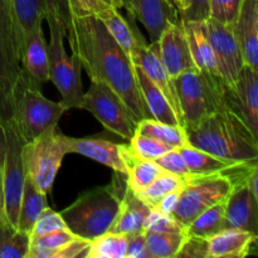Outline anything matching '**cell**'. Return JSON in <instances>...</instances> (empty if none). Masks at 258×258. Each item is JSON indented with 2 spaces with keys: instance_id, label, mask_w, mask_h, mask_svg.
<instances>
[{
  "instance_id": "obj_22",
  "label": "cell",
  "mask_w": 258,
  "mask_h": 258,
  "mask_svg": "<svg viewBox=\"0 0 258 258\" xmlns=\"http://www.w3.org/2000/svg\"><path fill=\"white\" fill-rule=\"evenodd\" d=\"M20 72L39 86L49 81L47 43L42 25L33 30L23 48L20 54Z\"/></svg>"
},
{
  "instance_id": "obj_30",
  "label": "cell",
  "mask_w": 258,
  "mask_h": 258,
  "mask_svg": "<svg viewBox=\"0 0 258 258\" xmlns=\"http://www.w3.org/2000/svg\"><path fill=\"white\" fill-rule=\"evenodd\" d=\"M136 133L163 141L173 148H180L188 144L183 126L164 123L151 117L139 121L136 125Z\"/></svg>"
},
{
  "instance_id": "obj_14",
  "label": "cell",
  "mask_w": 258,
  "mask_h": 258,
  "mask_svg": "<svg viewBox=\"0 0 258 258\" xmlns=\"http://www.w3.org/2000/svg\"><path fill=\"white\" fill-rule=\"evenodd\" d=\"M156 42L161 62L171 77L176 78L185 71L196 68L181 20L169 24Z\"/></svg>"
},
{
  "instance_id": "obj_1",
  "label": "cell",
  "mask_w": 258,
  "mask_h": 258,
  "mask_svg": "<svg viewBox=\"0 0 258 258\" xmlns=\"http://www.w3.org/2000/svg\"><path fill=\"white\" fill-rule=\"evenodd\" d=\"M67 34L71 50L77 55L91 81L112 88L133 113L136 122L150 118L141 97L134 63L97 17L68 15Z\"/></svg>"
},
{
  "instance_id": "obj_10",
  "label": "cell",
  "mask_w": 258,
  "mask_h": 258,
  "mask_svg": "<svg viewBox=\"0 0 258 258\" xmlns=\"http://www.w3.org/2000/svg\"><path fill=\"white\" fill-rule=\"evenodd\" d=\"M82 108L90 111L106 130L120 138L130 139L135 135L138 122L120 96L107 85L91 81L87 92L83 93Z\"/></svg>"
},
{
  "instance_id": "obj_2",
  "label": "cell",
  "mask_w": 258,
  "mask_h": 258,
  "mask_svg": "<svg viewBox=\"0 0 258 258\" xmlns=\"http://www.w3.org/2000/svg\"><path fill=\"white\" fill-rule=\"evenodd\" d=\"M189 145L226 160L257 161L258 136L238 115L224 107L194 127L184 128Z\"/></svg>"
},
{
  "instance_id": "obj_32",
  "label": "cell",
  "mask_w": 258,
  "mask_h": 258,
  "mask_svg": "<svg viewBox=\"0 0 258 258\" xmlns=\"http://www.w3.org/2000/svg\"><path fill=\"white\" fill-rule=\"evenodd\" d=\"M188 233L146 232L148 258H173L180 251Z\"/></svg>"
},
{
  "instance_id": "obj_47",
  "label": "cell",
  "mask_w": 258,
  "mask_h": 258,
  "mask_svg": "<svg viewBox=\"0 0 258 258\" xmlns=\"http://www.w3.org/2000/svg\"><path fill=\"white\" fill-rule=\"evenodd\" d=\"M10 117V110H9V105L5 102L4 98L0 96V122L5 120H9Z\"/></svg>"
},
{
  "instance_id": "obj_44",
  "label": "cell",
  "mask_w": 258,
  "mask_h": 258,
  "mask_svg": "<svg viewBox=\"0 0 258 258\" xmlns=\"http://www.w3.org/2000/svg\"><path fill=\"white\" fill-rule=\"evenodd\" d=\"M209 0H191L189 9L180 17L185 20H206L208 18Z\"/></svg>"
},
{
  "instance_id": "obj_39",
  "label": "cell",
  "mask_w": 258,
  "mask_h": 258,
  "mask_svg": "<svg viewBox=\"0 0 258 258\" xmlns=\"http://www.w3.org/2000/svg\"><path fill=\"white\" fill-rule=\"evenodd\" d=\"M242 0H209L208 18L224 25H232L241 9Z\"/></svg>"
},
{
  "instance_id": "obj_19",
  "label": "cell",
  "mask_w": 258,
  "mask_h": 258,
  "mask_svg": "<svg viewBox=\"0 0 258 258\" xmlns=\"http://www.w3.org/2000/svg\"><path fill=\"white\" fill-rule=\"evenodd\" d=\"M64 145L67 154H80L97 163L108 166L116 173L126 175L121 144L111 143L102 139L70 138L64 135Z\"/></svg>"
},
{
  "instance_id": "obj_36",
  "label": "cell",
  "mask_w": 258,
  "mask_h": 258,
  "mask_svg": "<svg viewBox=\"0 0 258 258\" xmlns=\"http://www.w3.org/2000/svg\"><path fill=\"white\" fill-rule=\"evenodd\" d=\"M68 12L73 17H97L107 9H121V0H67Z\"/></svg>"
},
{
  "instance_id": "obj_15",
  "label": "cell",
  "mask_w": 258,
  "mask_h": 258,
  "mask_svg": "<svg viewBox=\"0 0 258 258\" xmlns=\"http://www.w3.org/2000/svg\"><path fill=\"white\" fill-rule=\"evenodd\" d=\"M130 58L134 64H138L148 75V77L153 81L154 85L160 88V91L164 93L166 100L169 101L171 107L175 111L176 116L180 121V125L184 127L174 78L169 75L166 68L164 67L163 62H161L158 42H151L150 44L146 43V44L140 45L131 53Z\"/></svg>"
},
{
  "instance_id": "obj_23",
  "label": "cell",
  "mask_w": 258,
  "mask_h": 258,
  "mask_svg": "<svg viewBox=\"0 0 258 258\" xmlns=\"http://www.w3.org/2000/svg\"><path fill=\"white\" fill-rule=\"evenodd\" d=\"M128 18L122 17L120 9H107L97 15L113 39L128 55L139 48L146 44V39L136 27V19L127 13Z\"/></svg>"
},
{
  "instance_id": "obj_16",
  "label": "cell",
  "mask_w": 258,
  "mask_h": 258,
  "mask_svg": "<svg viewBox=\"0 0 258 258\" xmlns=\"http://www.w3.org/2000/svg\"><path fill=\"white\" fill-rule=\"evenodd\" d=\"M122 8L146 28L151 42H156L169 24L180 20L169 0H121Z\"/></svg>"
},
{
  "instance_id": "obj_3",
  "label": "cell",
  "mask_w": 258,
  "mask_h": 258,
  "mask_svg": "<svg viewBox=\"0 0 258 258\" xmlns=\"http://www.w3.org/2000/svg\"><path fill=\"white\" fill-rule=\"evenodd\" d=\"M125 186L126 175L115 171L110 185L86 190L59 213L66 227L75 236L87 241L110 231Z\"/></svg>"
},
{
  "instance_id": "obj_35",
  "label": "cell",
  "mask_w": 258,
  "mask_h": 258,
  "mask_svg": "<svg viewBox=\"0 0 258 258\" xmlns=\"http://www.w3.org/2000/svg\"><path fill=\"white\" fill-rule=\"evenodd\" d=\"M184 186V176L176 175V174L164 171L161 175H159L153 183L146 186L144 190L139 191L138 197L148 204L151 209L155 208L158 202L169 193L181 190Z\"/></svg>"
},
{
  "instance_id": "obj_45",
  "label": "cell",
  "mask_w": 258,
  "mask_h": 258,
  "mask_svg": "<svg viewBox=\"0 0 258 258\" xmlns=\"http://www.w3.org/2000/svg\"><path fill=\"white\" fill-rule=\"evenodd\" d=\"M180 191L181 190H176V191H173V193H169L168 196H165L164 198H161L160 201L158 202V204H156L154 209L161 212V213L173 214L174 209H175L176 204H178Z\"/></svg>"
},
{
  "instance_id": "obj_37",
  "label": "cell",
  "mask_w": 258,
  "mask_h": 258,
  "mask_svg": "<svg viewBox=\"0 0 258 258\" xmlns=\"http://www.w3.org/2000/svg\"><path fill=\"white\" fill-rule=\"evenodd\" d=\"M130 145L140 158L154 161L171 149H175L168 144L163 143V141H159L156 139L150 138V136L141 135L138 133H135V135L130 139Z\"/></svg>"
},
{
  "instance_id": "obj_29",
  "label": "cell",
  "mask_w": 258,
  "mask_h": 258,
  "mask_svg": "<svg viewBox=\"0 0 258 258\" xmlns=\"http://www.w3.org/2000/svg\"><path fill=\"white\" fill-rule=\"evenodd\" d=\"M226 201L214 204L211 208L202 212L193 222H190L186 231L189 236L201 237V238L208 239L209 237L214 236L218 232L227 228L226 224Z\"/></svg>"
},
{
  "instance_id": "obj_4",
  "label": "cell",
  "mask_w": 258,
  "mask_h": 258,
  "mask_svg": "<svg viewBox=\"0 0 258 258\" xmlns=\"http://www.w3.org/2000/svg\"><path fill=\"white\" fill-rule=\"evenodd\" d=\"M10 122L24 143L33 140L45 131L55 127L68 110L62 102L48 100L37 85L22 72L9 96Z\"/></svg>"
},
{
  "instance_id": "obj_31",
  "label": "cell",
  "mask_w": 258,
  "mask_h": 258,
  "mask_svg": "<svg viewBox=\"0 0 258 258\" xmlns=\"http://www.w3.org/2000/svg\"><path fill=\"white\" fill-rule=\"evenodd\" d=\"M76 237L68 228L32 237L28 258H55L58 252Z\"/></svg>"
},
{
  "instance_id": "obj_6",
  "label": "cell",
  "mask_w": 258,
  "mask_h": 258,
  "mask_svg": "<svg viewBox=\"0 0 258 258\" xmlns=\"http://www.w3.org/2000/svg\"><path fill=\"white\" fill-rule=\"evenodd\" d=\"M184 128L194 127L226 106V83L216 73L191 68L174 78Z\"/></svg>"
},
{
  "instance_id": "obj_9",
  "label": "cell",
  "mask_w": 258,
  "mask_h": 258,
  "mask_svg": "<svg viewBox=\"0 0 258 258\" xmlns=\"http://www.w3.org/2000/svg\"><path fill=\"white\" fill-rule=\"evenodd\" d=\"M22 155L25 175L42 193L49 196L63 158L67 155L64 135L55 126L24 143Z\"/></svg>"
},
{
  "instance_id": "obj_40",
  "label": "cell",
  "mask_w": 258,
  "mask_h": 258,
  "mask_svg": "<svg viewBox=\"0 0 258 258\" xmlns=\"http://www.w3.org/2000/svg\"><path fill=\"white\" fill-rule=\"evenodd\" d=\"M63 228H67V227H66V223L62 219V217H60V214L48 207L40 214L38 221L35 222L34 227H33L32 232H30V238L32 237L43 236V234L50 233V232H54Z\"/></svg>"
},
{
  "instance_id": "obj_20",
  "label": "cell",
  "mask_w": 258,
  "mask_h": 258,
  "mask_svg": "<svg viewBox=\"0 0 258 258\" xmlns=\"http://www.w3.org/2000/svg\"><path fill=\"white\" fill-rule=\"evenodd\" d=\"M227 228H238L257 234L258 197L253 196L244 184L234 185L226 199Z\"/></svg>"
},
{
  "instance_id": "obj_11",
  "label": "cell",
  "mask_w": 258,
  "mask_h": 258,
  "mask_svg": "<svg viewBox=\"0 0 258 258\" xmlns=\"http://www.w3.org/2000/svg\"><path fill=\"white\" fill-rule=\"evenodd\" d=\"M204 23L216 58L217 75L227 86L233 85L243 68L244 59L231 25L221 24L211 18H207Z\"/></svg>"
},
{
  "instance_id": "obj_33",
  "label": "cell",
  "mask_w": 258,
  "mask_h": 258,
  "mask_svg": "<svg viewBox=\"0 0 258 258\" xmlns=\"http://www.w3.org/2000/svg\"><path fill=\"white\" fill-rule=\"evenodd\" d=\"M30 234L20 232L7 222L0 223V258H28Z\"/></svg>"
},
{
  "instance_id": "obj_28",
  "label": "cell",
  "mask_w": 258,
  "mask_h": 258,
  "mask_svg": "<svg viewBox=\"0 0 258 258\" xmlns=\"http://www.w3.org/2000/svg\"><path fill=\"white\" fill-rule=\"evenodd\" d=\"M47 208V196L42 193L34 185V183L25 175L24 186H23V193L19 204V213H18L17 229L30 234L35 222L38 221L40 214Z\"/></svg>"
},
{
  "instance_id": "obj_12",
  "label": "cell",
  "mask_w": 258,
  "mask_h": 258,
  "mask_svg": "<svg viewBox=\"0 0 258 258\" xmlns=\"http://www.w3.org/2000/svg\"><path fill=\"white\" fill-rule=\"evenodd\" d=\"M19 73L20 54L10 3L0 0V96L8 105Z\"/></svg>"
},
{
  "instance_id": "obj_38",
  "label": "cell",
  "mask_w": 258,
  "mask_h": 258,
  "mask_svg": "<svg viewBox=\"0 0 258 258\" xmlns=\"http://www.w3.org/2000/svg\"><path fill=\"white\" fill-rule=\"evenodd\" d=\"M143 229L145 232H158V233H188L186 227L174 218L171 214L161 213L156 209H151L144 222Z\"/></svg>"
},
{
  "instance_id": "obj_42",
  "label": "cell",
  "mask_w": 258,
  "mask_h": 258,
  "mask_svg": "<svg viewBox=\"0 0 258 258\" xmlns=\"http://www.w3.org/2000/svg\"><path fill=\"white\" fill-rule=\"evenodd\" d=\"M176 257L185 258H208V251H207V239L201 237L189 236L184 241L180 251Z\"/></svg>"
},
{
  "instance_id": "obj_8",
  "label": "cell",
  "mask_w": 258,
  "mask_h": 258,
  "mask_svg": "<svg viewBox=\"0 0 258 258\" xmlns=\"http://www.w3.org/2000/svg\"><path fill=\"white\" fill-rule=\"evenodd\" d=\"M236 181L228 174H193L184 175V186L171 216L188 227L202 212L226 201Z\"/></svg>"
},
{
  "instance_id": "obj_25",
  "label": "cell",
  "mask_w": 258,
  "mask_h": 258,
  "mask_svg": "<svg viewBox=\"0 0 258 258\" xmlns=\"http://www.w3.org/2000/svg\"><path fill=\"white\" fill-rule=\"evenodd\" d=\"M134 70H135L141 97L150 112L151 118L164 123H170V125H180V121H179L175 111L171 107L160 88L154 85L153 81L138 64H134Z\"/></svg>"
},
{
  "instance_id": "obj_26",
  "label": "cell",
  "mask_w": 258,
  "mask_h": 258,
  "mask_svg": "<svg viewBox=\"0 0 258 258\" xmlns=\"http://www.w3.org/2000/svg\"><path fill=\"white\" fill-rule=\"evenodd\" d=\"M121 150L126 166V184L135 193L144 190L165 171L156 161L140 158L131 145L121 144Z\"/></svg>"
},
{
  "instance_id": "obj_41",
  "label": "cell",
  "mask_w": 258,
  "mask_h": 258,
  "mask_svg": "<svg viewBox=\"0 0 258 258\" xmlns=\"http://www.w3.org/2000/svg\"><path fill=\"white\" fill-rule=\"evenodd\" d=\"M156 163L161 166L168 173L176 174V175L184 176L189 174V169L186 166L185 161H184L183 156L179 153L178 149H171L168 153L161 155L160 158L156 159Z\"/></svg>"
},
{
  "instance_id": "obj_17",
  "label": "cell",
  "mask_w": 258,
  "mask_h": 258,
  "mask_svg": "<svg viewBox=\"0 0 258 258\" xmlns=\"http://www.w3.org/2000/svg\"><path fill=\"white\" fill-rule=\"evenodd\" d=\"M13 22L17 33L19 54L33 30L42 25L48 9L62 8L68 10L67 0H9Z\"/></svg>"
},
{
  "instance_id": "obj_21",
  "label": "cell",
  "mask_w": 258,
  "mask_h": 258,
  "mask_svg": "<svg viewBox=\"0 0 258 258\" xmlns=\"http://www.w3.org/2000/svg\"><path fill=\"white\" fill-rule=\"evenodd\" d=\"M257 234L238 228H226L207 239L209 258H243L251 254Z\"/></svg>"
},
{
  "instance_id": "obj_46",
  "label": "cell",
  "mask_w": 258,
  "mask_h": 258,
  "mask_svg": "<svg viewBox=\"0 0 258 258\" xmlns=\"http://www.w3.org/2000/svg\"><path fill=\"white\" fill-rule=\"evenodd\" d=\"M169 2L175 7L176 10H178L179 17H181V15L189 9V7H190L191 4V0H169Z\"/></svg>"
},
{
  "instance_id": "obj_27",
  "label": "cell",
  "mask_w": 258,
  "mask_h": 258,
  "mask_svg": "<svg viewBox=\"0 0 258 258\" xmlns=\"http://www.w3.org/2000/svg\"><path fill=\"white\" fill-rule=\"evenodd\" d=\"M180 20L183 22L189 49H190L196 67L217 75L216 58H214L213 49L208 39L204 20Z\"/></svg>"
},
{
  "instance_id": "obj_18",
  "label": "cell",
  "mask_w": 258,
  "mask_h": 258,
  "mask_svg": "<svg viewBox=\"0 0 258 258\" xmlns=\"http://www.w3.org/2000/svg\"><path fill=\"white\" fill-rule=\"evenodd\" d=\"M232 32L241 48L244 64L258 67V0H242Z\"/></svg>"
},
{
  "instance_id": "obj_24",
  "label": "cell",
  "mask_w": 258,
  "mask_h": 258,
  "mask_svg": "<svg viewBox=\"0 0 258 258\" xmlns=\"http://www.w3.org/2000/svg\"><path fill=\"white\" fill-rule=\"evenodd\" d=\"M151 208L144 203L138 194L128 188L126 184L125 190L121 196L120 208L115 217L110 231L113 233H133L143 229L144 222L150 213Z\"/></svg>"
},
{
  "instance_id": "obj_5",
  "label": "cell",
  "mask_w": 258,
  "mask_h": 258,
  "mask_svg": "<svg viewBox=\"0 0 258 258\" xmlns=\"http://www.w3.org/2000/svg\"><path fill=\"white\" fill-rule=\"evenodd\" d=\"M70 12L60 8L48 9L44 19L49 27V42L47 43L49 81L54 83L60 93V102L70 108H82L83 87L81 80V66L77 55H68L64 45L67 35V18Z\"/></svg>"
},
{
  "instance_id": "obj_43",
  "label": "cell",
  "mask_w": 258,
  "mask_h": 258,
  "mask_svg": "<svg viewBox=\"0 0 258 258\" xmlns=\"http://www.w3.org/2000/svg\"><path fill=\"white\" fill-rule=\"evenodd\" d=\"M126 258H148L146 253V232L140 229L138 232L127 233Z\"/></svg>"
},
{
  "instance_id": "obj_7",
  "label": "cell",
  "mask_w": 258,
  "mask_h": 258,
  "mask_svg": "<svg viewBox=\"0 0 258 258\" xmlns=\"http://www.w3.org/2000/svg\"><path fill=\"white\" fill-rule=\"evenodd\" d=\"M24 140L10 120L0 122V168H2L3 214L4 221L17 228L20 198L25 181L23 164Z\"/></svg>"
},
{
  "instance_id": "obj_13",
  "label": "cell",
  "mask_w": 258,
  "mask_h": 258,
  "mask_svg": "<svg viewBox=\"0 0 258 258\" xmlns=\"http://www.w3.org/2000/svg\"><path fill=\"white\" fill-rule=\"evenodd\" d=\"M226 106L258 136V71L244 64L233 85L226 86Z\"/></svg>"
},
{
  "instance_id": "obj_34",
  "label": "cell",
  "mask_w": 258,
  "mask_h": 258,
  "mask_svg": "<svg viewBox=\"0 0 258 258\" xmlns=\"http://www.w3.org/2000/svg\"><path fill=\"white\" fill-rule=\"evenodd\" d=\"M127 236L106 232L90 242L86 258H126Z\"/></svg>"
}]
</instances>
